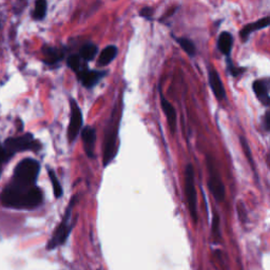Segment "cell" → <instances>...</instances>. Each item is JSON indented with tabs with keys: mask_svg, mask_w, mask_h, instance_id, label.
I'll return each mask as SVG.
<instances>
[{
	"mask_svg": "<svg viewBox=\"0 0 270 270\" xmlns=\"http://www.w3.org/2000/svg\"><path fill=\"white\" fill-rule=\"evenodd\" d=\"M70 106H71V118L69 128H68V139H69L70 144H73L75 141L76 137L78 136L79 132L83 129L84 119H83V112L80 110L78 104L76 103L75 99H70Z\"/></svg>",
	"mask_w": 270,
	"mask_h": 270,
	"instance_id": "8",
	"label": "cell"
},
{
	"mask_svg": "<svg viewBox=\"0 0 270 270\" xmlns=\"http://www.w3.org/2000/svg\"><path fill=\"white\" fill-rule=\"evenodd\" d=\"M67 64L75 73H77L84 66H86V64L85 65L83 64V60L80 59V57L78 56V54H73V55L68 57Z\"/></svg>",
	"mask_w": 270,
	"mask_h": 270,
	"instance_id": "22",
	"label": "cell"
},
{
	"mask_svg": "<svg viewBox=\"0 0 270 270\" xmlns=\"http://www.w3.org/2000/svg\"><path fill=\"white\" fill-rule=\"evenodd\" d=\"M1 167H2V165H0V174H1Z\"/></svg>",
	"mask_w": 270,
	"mask_h": 270,
	"instance_id": "28",
	"label": "cell"
},
{
	"mask_svg": "<svg viewBox=\"0 0 270 270\" xmlns=\"http://www.w3.org/2000/svg\"><path fill=\"white\" fill-rule=\"evenodd\" d=\"M43 191L37 186L22 187L10 184L0 194V202L6 208L34 209L43 202Z\"/></svg>",
	"mask_w": 270,
	"mask_h": 270,
	"instance_id": "1",
	"label": "cell"
},
{
	"mask_svg": "<svg viewBox=\"0 0 270 270\" xmlns=\"http://www.w3.org/2000/svg\"><path fill=\"white\" fill-rule=\"evenodd\" d=\"M159 96H160V106H161V109H163L165 115H166L168 125H169V129H170L172 134H174L175 130H177V121H178L177 111H175L174 107L172 106L170 101H168L164 97L160 90H159Z\"/></svg>",
	"mask_w": 270,
	"mask_h": 270,
	"instance_id": "12",
	"label": "cell"
},
{
	"mask_svg": "<svg viewBox=\"0 0 270 270\" xmlns=\"http://www.w3.org/2000/svg\"><path fill=\"white\" fill-rule=\"evenodd\" d=\"M264 129L268 132L270 129V117H269V111L267 110L264 116Z\"/></svg>",
	"mask_w": 270,
	"mask_h": 270,
	"instance_id": "27",
	"label": "cell"
},
{
	"mask_svg": "<svg viewBox=\"0 0 270 270\" xmlns=\"http://www.w3.org/2000/svg\"><path fill=\"white\" fill-rule=\"evenodd\" d=\"M82 140L84 144V149L89 158H94V150H95L96 143V130L94 127L87 126L82 131Z\"/></svg>",
	"mask_w": 270,
	"mask_h": 270,
	"instance_id": "11",
	"label": "cell"
},
{
	"mask_svg": "<svg viewBox=\"0 0 270 270\" xmlns=\"http://www.w3.org/2000/svg\"><path fill=\"white\" fill-rule=\"evenodd\" d=\"M48 174H49V178H50L51 183L53 185L54 195H55L56 199H60V198L63 197V194H64L63 187H62V185H60L55 172H54L51 168H48Z\"/></svg>",
	"mask_w": 270,
	"mask_h": 270,
	"instance_id": "21",
	"label": "cell"
},
{
	"mask_svg": "<svg viewBox=\"0 0 270 270\" xmlns=\"http://www.w3.org/2000/svg\"><path fill=\"white\" fill-rule=\"evenodd\" d=\"M211 227H212L211 230H212L213 238L219 239L220 238V217H219L217 212H213Z\"/></svg>",
	"mask_w": 270,
	"mask_h": 270,
	"instance_id": "25",
	"label": "cell"
},
{
	"mask_svg": "<svg viewBox=\"0 0 270 270\" xmlns=\"http://www.w3.org/2000/svg\"><path fill=\"white\" fill-rule=\"evenodd\" d=\"M97 53H98V46L96 45H94L93 43H88L80 48L78 56L84 63H89L95 58Z\"/></svg>",
	"mask_w": 270,
	"mask_h": 270,
	"instance_id": "18",
	"label": "cell"
},
{
	"mask_svg": "<svg viewBox=\"0 0 270 270\" xmlns=\"http://www.w3.org/2000/svg\"><path fill=\"white\" fill-rule=\"evenodd\" d=\"M269 22H270V18L269 16H266L264 18L262 19H259L258 22H252V23H249L247 25H245L244 28H243L240 32V37L242 39L243 43H246L249 36H250V34L252 32H255V31H259V30H262V29H266L268 28L269 25Z\"/></svg>",
	"mask_w": 270,
	"mask_h": 270,
	"instance_id": "14",
	"label": "cell"
},
{
	"mask_svg": "<svg viewBox=\"0 0 270 270\" xmlns=\"http://www.w3.org/2000/svg\"><path fill=\"white\" fill-rule=\"evenodd\" d=\"M206 165L208 171V188L213 195L214 200L218 202H222L226 198V190L224 183H223L221 174L215 166L214 161L210 155H207Z\"/></svg>",
	"mask_w": 270,
	"mask_h": 270,
	"instance_id": "7",
	"label": "cell"
},
{
	"mask_svg": "<svg viewBox=\"0 0 270 270\" xmlns=\"http://www.w3.org/2000/svg\"><path fill=\"white\" fill-rule=\"evenodd\" d=\"M252 89L255 93V96L260 100L262 105L268 107L270 104L269 98V79H258L252 84Z\"/></svg>",
	"mask_w": 270,
	"mask_h": 270,
	"instance_id": "13",
	"label": "cell"
},
{
	"mask_svg": "<svg viewBox=\"0 0 270 270\" xmlns=\"http://www.w3.org/2000/svg\"><path fill=\"white\" fill-rule=\"evenodd\" d=\"M2 147L5 154L8 155L9 158H11L13 155L20 151H38L42 148V145H40L38 140L34 138L31 133H26L22 135V136L8 138L4 141V145Z\"/></svg>",
	"mask_w": 270,
	"mask_h": 270,
	"instance_id": "5",
	"label": "cell"
},
{
	"mask_svg": "<svg viewBox=\"0 0 270 270\" xmlns=\"http://www.w3.org/2000/svg\"><path fill=\"white\" fill-rule=\"evenodd\" d=\"M175 40H177V43L180 45V48L184 50V52L188 56H195V54H197V48H195V45L193 44L192 40L186 37H175Z\"/></svg>",
	"mask_w": 270,
	"mask_h": 270,
	"instance_id": "19",
	"label": "cell"
},
{
	"mask_svg": "<svg viewBox=\"0 0 270 270\" xmlns=\"http://www.w3.org/2000/svg\"><path fill=\"white\" fill-rule=\"evenodd\" d=\"M227 68H228L229 73H230L231 75L234 76V77L240 76L243 72H245V71H246V68H239V67H235V66L232 64L230 57H228V58H227Z\"/></svg>",
	"mask_w": 270,
	"mask_h": 270,
	"instance_id": "24",
	"label": "cell"
},
{
	"mask_svg": "<svg viewBox=\"0 0 270 270\" xmlns=\"http://www.w3.org/2000/svg\"><path fill=\"white\" fill-rule=\"evenodd\" d=\"M107 75L106 71H97V70H90L88 66H84L77 73V79L87 89H92L95 87L101 79Z\"/></svg>",
	"mask_w": 270,
	"mask_h": 270,
	"instance_id": "9",
	"label": "cell"
},
{
	"mask_svg": "<svg viewBox=\"0 0 270 270\" xmlns=\"http://www.w3.org/2000/svg\"><path fill=\"white\" fill-rule=\"evenodd\" d=\"M76 202H77L76 197H73L72 200L70 201L69 206H68L66 209L63 221L60 222V224L55 229V231H54L52 238L48 243V246H46L48 250H52V249H55L58 246L64 245L68 238H69V235L72 231L73 227L75 226V222H76L75 220L72 219V210H73V207L75 206Z\"/></svg>",
	"mask_w": 270,
	"mask_h": 270,
	"instance_id": "4",
	"label": "cell"
},
{
	"mask_svg": "<svg viewBox=\"0 0 270 270\" xmlns=\"http://www.w3.org/2000/svg\"><path fill=\"white\" fill-rule=\"evenodd\" d=\"M40 171V164L34 158H24L19 161L14 170L12 184L22 187L36 186Z\"/></svg>",
	"mask_w": 270,
	"mask_h": 270,
	"instance_id": "3",
	"label": "cell"
},
{
	"mask_svg": "<svg viewBox=\"0 0 270 270\" xmlns=\"http://www.w3.org/2000/svg\"><path fill=\"white\" fill-rule=\"evenodd\" d=\"M44 54V63L48 66H54L62 62L63 58L65 57V51L60 50L55 46L45 45L43 49Z\"/></svg>",
	"mask_w": 270,
	"mask_h": 270,
	"instance_id": "15",
	"label": "cell"
},
{
	"mask_svg": "<svg viewBox=\"0 0 270 270\" xmlns=\"http://www.w3.org/2000/svg\"><path fill=\"white\" fill-rule=\"evenodd\" d=\"M240 140H241V145L243 147V149H244V153L246 155V158L249 161V164H250L252 170L255 172V167H254V161H253V158H252V154H251V151H250V148H249V145L247 143V140L244 136H241L240 137Z\"/></svg>",
	"mask_w": 270,
	"mask_h": 270,
	"instance_id": "23",
	"label": "cell"
},
{
	"mask_svg": "<svg viewBox=\"0 0 270 270\" xmlns=\"http://www.w3.org/2000/svg\"><path fill=\"white\" fill-rule=\"evenodd\" d=\"M121 107L120 103L116 104V107L114 108L111 118L109 120V125L107 127L105 133V140H104V154H103V165L107 167L112 163V160L115 158L117 154V137H118V130H119V123L121 118Z\"/></svg>",
	"mask_w": 270,
	"mask_h": 270,
	"instance_id": "2",
	"label": "cell"
},
{
	"mask_svg": "<svg viewBox=\"0 0 270 270\" xmlns=\"http://www.w3.org/2000/svg\"><path fill=\"white\" fill-rule=\"evenodd\" d=\"M195 174L194 168L191 164H188L185 168V194L187 200V206L190 212L191 218L197 224L199 220L198 215V194L195 189Z\"/></svg>",
	"mask_w": 270,
	"mask_h": 270,
	"instance_id": "6",
	"label": "cell"
},
{
	"mask_svg": "<svg viewBox=\"0 0 270 270\" xmlns=\"http://www.w3.org/2000/svg\"><path fill=\"white\" fill-rule=\"evenodd\" d=\"M208 82L214 96L217 97L218 100L222 101L226 99V90L224 88V85H223L220 74L217 70L213 69V68H209L208 69Z\"/></svg>",
	"mask_w": 270,
	"mask_h": 270,
	"instance_id": "10",
	"label": "cell"
},
{
	"mask_svg": "<svg viewBox=\"0 0 270 270\" xmlns=\"http://www.w3.org/2000/svg\"><path fill=\"white\" fill-rule=\"evenodd\" d=\"M46 9H48V3L45 0H38L35 2V9H34L32 16L35 20H43L45 17Z\"/></svg>",
	"mask_w": 270,
	"mask_h": 270,
	"instance_id": "20",
	"label": "cell"
},
{
	"mask_svg": "<svg viewBox=\"0 0 270 270\" xmlns=\"http://www.w3.org/2000/svg\"><path fill=\"white\" fill-rule=\"evenodd\" d=\"M233 45V37L229 32H222L218 39V48L225 56L230 57Z\"/></svg>",
	"mask_w": 270,
	"mask_h": 270,
	"instance_id": "17",
	"label": "cell"
},
{
	"mask_svg": "<svg viewBox=\"0 0 270 270\" xmlns=\"http://www.w3.org/2000/svg\"><path fill=\"white\" fill-rule=\"evenodd\" d=\"M118 54V49L116 45H108L106 48L101 51L99 54V57L97 60V66L100 68L107 67L110 65Z\"/></svg>",
	"mask_w": 270,
	"mask_h": 270,
	"instance_id": "16",
	"label": "cell"
},
{
	"mask_svg": "<svg viewBox=\"0 0 270 270\" xmlns=\"http://www.w3.org/2000/svg\"><path fill=\"white\" fill-rule=\"evenodd\" d=\"M153 12H154L153 8H143V9L140 10V12H139V15L141 17L148 19V20H151L152 19Z\"/></svg>",
	"mask_w": 270,
	"mask_h": 270,
	"instance_id": "26",
	"label": "cell"
}]
</instances>
